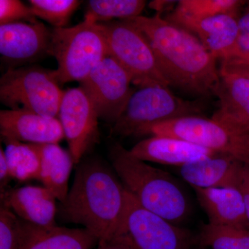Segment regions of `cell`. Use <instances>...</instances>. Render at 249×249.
I'll use <instances>...</instances> for the list:
<instances>
[{
  "mask_svg": "<svg viewBox=\"0 0 249 249\" xmlns=\"http://www.w3.org/2000/svg\"><path fill=\"white\" fill-rule=\"evenodd\" d=\"M165 19L196 36L214 58L227 60L235 52L239 36L235 16L224 14L193 19L170 14Z\"/></svg>",
  "mask_w": 249,
  "mask_h": 249,
  "instance_id": "cell-14",
  "label": "cell"
},
{
  "mask_svg": "<svg viewBox=\"0 0 249 249\" xmlns=\"http://www.w3.org/2000/svg\"><path fill=\"white\" fill-rule=\"evenodd\" d=\"M36 145L40 155L38 179L53 193L59 202H62L66 199L70 191L69 179L75 165L71 153L58 143Z\"/></svg>",
  "mask_w": 249,
  "mask_h": 249,
  "instance_id": "cell-20",
  "label": "cell"
},
{
  "mask_svg": "<svg viewBox=\"0 0 249 249\" xmlns=\"http://www.w3.org/2000/svg\"><path fill=\"white\" fill-rule=\"evenodd\" d=\"M191 249H204L202 248V247H199V245H196L195 246H193V247H192Z\"/></svg>",
  "mask_w": 249,
  "mask_h": 249,
  "instance_id": "cell-36",
  "label": "cell"
},
{
  "mask_svg": "<svg viewBox=\"0 0 249 249\" xmlns=\"http://www.w3.org/2000/svg\"><path fill=\"white\" fill-rule=\"evenodd\" d=\"M196 245L190 231L147 211L126 189L122 222L106 248L191 249Z\"/></svg>",
  "mask_w": 249,
  "mask_h": 249,
  "instance_id": "cell-4",
  "label": "cell"
},
{
  "mask_svg": "<svg viewBox=\"0 0 249 249\" xmlns=\"http://www.w3.org/2000/svg\"><path fill=\"white\" fill-rule=\"evenodd\" d=\"M176 1H152L150 3V7L152 9H155L157 11V14H161L162 11H165V9H168L170 5L175 4Z\"/></svg>",
  "mask_w": 249,
  "mask_h": 249,
  "instance_id": "cell-32",
  "label": "cell"
},
{
  "mask_svg": "<svg viewBox=\"0 0 249 249\" xmlns=\"http://www.w3.org/2000/svg\"><path fill=\"white\" fill-rule=\"evenodd\" d=\"M56 197L45 186L8 188L1 193V204L18 217L37 227H55Z\"/></svg>",
  "mask_w": 249,
  "mask_h": 249,
  "instance_id": "cell-17",
  "label": "cell"
},
{
  "mask_svg": "<svg viewBox=\"0 0 249 249\" xmlns=\"http://www.w3.org/2000/svg\"><path fill=\"white\" fill-rule=\"evenodd\" d=\"M31 6L19 0H0V24L37 20Z\"/></svg>",
  "mask_w": 249,
  "mask_h": 249,
  "instance_id": "cell-28",
  "label": "cell"
},
{
  "mask_svg": "<svg viewBox=\"0 0 249 249\" xmlns=\"http://www.w3.org/2000/svg\"><path fill=\"white\" fill-rule=\"evenodd\" d=\"M125 194L124 184L109 165L97 159L81 160L57 215L63 222L83 226L106 247L122 222Z\"/></svg>",
  "mask_w": 249,
  "mask_h": 249,
  "instance_id": "cell-2",
  "label": "cell"
},
{
  "mask_svg": "<svg viewBox=\"0 0 249 249\" xmlns=\"http://www.w3.org/2000/svg\"><path fill=\"white\" fill-rule=\"evenodd\" d=\"M201 105L178 97L163 86H148L134 91L111 133L119 137L138 136L153 124L186 116H199Z\"/></svg>",
  "mask_w": 249,
  "mask_h": 249,
  "instance_id": "cell-7",
  "label": "cell"
},
{
  "mask_svg": "<svg viewBox=\"0 0 249 249\" xmlns=\"http://www.w3.org/2000/svg\"><path fill=\"white\" fill-rule=\"evenodd\" d=\"M0 132L2 139L38 145L58 143L65 138L58 118L23 109L0 111Z\"/></svg>",
  "mask_w": 249,
  "mask_h": 249,
  "instance_id": "cell-15",
  "label": "cell"
},
{
  "mask_svg": "<svg viewBox=\"0 0 249 249\" xmlns=\"http://www.w3.org/2000/svg\"><path fill=\"white\" fill-rule=\"evenodd\" d=\"M98 24L106 36L109 55L128 72L133 84L139 88H168L151 45L142 31L125 19Z\"/></svg>",
  "mask_w": 249,
  "mask_h": 249,
  "instance_id": "cell-8",
  "label": "cell"
},
{
  "mask_svg": "<svg viewBox=\"0 0 249 249\" xmlns=\"http://www.w3.org/2000/svg\"><path fill=\"white\" fill-rule=\"evenodd\" d=\"M6 145L5 156L11 178L19 181L39 178L40 155L36 144L2 139Z\"/></svg>",
  "mask_w": 249,
  "mask_h": 249,
  "instance_id": "cell-22",
  "label": "cell"
},
{
  "mask_svg": "<svg viewBox=\"0 0 249 249\" xmlns=\"http://www.w3.org/2000/svg\"><path fill=\"white\" fill-rule=\"evenodd\" d=\"M213 95L219 108L213 120L240 134H249V76L236 65L222 62Z\"/></svg>",
  "mask_w": 249,
  "mask_h": 249,
  "instance_id": "cell-12",
  "label": "cell"
},
{
  "mask_svg": "<svg viewBox=\"0 0 249 249\" xmlns=\"http://www.w3.org/2000/svg\"><path fill=\"white\" fill-rule=\"evenodd\" d=\"M98 239L84 228L38 227L25 249H92Z\"/></svg>",
  "mask_w": 249,
  "mask_h": 249,
  "instance_id": "cell-21",
  "label": "cell"
},
{
  "mask_svg": "<svg viewBox=\"0 0 249 249\" xmlns=\"http://www.w3.org/2000/svg\"><path fill=\"white\" fill-rule=\"evenodd\" d=\"M7 160L2 147L0 149V189L3 193L8 189L7 185L11 179Z\"/></svg>",
  "mask_w": 249,
  "mask_h": 249,
  "instance_id": "cell-29",
  "label": "cell"
},
{
  "mask_svg": "<svg viewBox=\"0 0 249 249\" xmlns=\"http://www.w3.org/2000/svg\"><path fill=\"white\" fill-rule=\"evenodd\" d=\"M146 5L143 0H90L85 19L94 23L127 19L142 16Z\"/></svg>",
  "mask_w": 249,
  "mask_h": 249,
  "instance_id": "cell-24",
  "label": "cell"
},
{
  "mask_svg": "<svg viewBox=\"0 0 249 249\" xmlns=\"http://www.w3.org/2000/svg\"><path fill=\"white\" fill-rule=\"evenodd\" d=\"M241 190H245V191L249 192V166L248 165L245 167L243 183H242Z\"/></svg>",
  "mask_w": 249,
  "mask_h": 249,
  "instance_id": "cell-33",
  "label": "cell"
},
{
  "mask_svg": "<svg viewBox=\"0 0 249 249\" xmlns=\"http://www.w3.org/2000/svg\"><path fill=\"white\" fill-rule=\"evenodd\" d=\"M109 157L121 182L142 207L178 226L191 215L189 197L170 174L136 158L117 142Z\"/></svg>",
  "mask_w": 249,
  "mask_h": 249,
  "instance_id": "cell-3",
  "label": "cell"
},
{
  "mask_svg": "<svg viewBox=\"0 0 249 249\" xmlns=\"http://www.w3.org/2000/svg\"><path fill=\"white\" fill-rule=\"evenodd\" d=\"M37 226L25 222L11 210L0 208V249H25Z\"/></svg>",
  "mask_w": 249,
  "mask_h": 249,
  "instance_id": "cell-25",
  "label": "cell"
},
{
  "mask_svg": "<svg viewBox=\"0 0 249 249\" xmlns=\"http://www.w3.org/2000/svg\"><path fill=\"white\" fill-rule=\"evenodd\" d=\"M228 63H231L232 64V65H236V66L238 67V68L240 69V70H242V71H243L244 73H245L246 74L248 75V76H249V65H239V64L231 63V62H228Z\"/></svg>",
  "mask_w": 249,
  "mask_h": 249,
  "instance_id": "cell-35",
  "label": "cell"
},
{
  "mask_svg": "<svg viewBox=\"0 0 249 249\" xmlns=\"http://www.w3.org/2000/svg\"><path fill=\"white\" fill-rule=\"evenodd\" d=\"M246 166L232 156L218 153L183 165L178 173L193 188L241 190Z\"/></svg>",
  "mask_w": 249,
  "mask_h": 249,
  "instance_id": "cell-16",
  "label": "cell"
},
{
  "mask_svg": "<svg viewBox=\"0 0 249 249\" xmlns=\"http://www.w3.org/2000/svg\"><path fill=\"white\" fill-rule=\"evenodd\" d=\"M29 2L34 16L52 24L54 29L66 27L81 4L78 0H31Z\"/></svg>",
  "mask_w": 249,
  "mask_h": 249,
  "instance_id": "cell-27",
  "label": "cell"
},
{
  "mask_svg": "<svg viewBox=\"0 0 249 249\" xmlns=\"http://www.w3.org/2000/svg\"><path fill=\"white\" fill-rule=\"evenodd\" d=\"M50 55L56 59L55 74L63 84L80 83L109 54L99 24L84 19L73 27L52 29Z\"/></svg>",
  "mask_w": 249,
  "mask_h": 249,
  "instance_id": "cell-5",
  "label": "cell"
},
{
  "mask_svg": "<svg viewBox=\"0 0 249 249\" xmlns=\"http://www.w3.org/2000/svg\"><path fill=\"white\" fill-rule=\"evenodd\" d=\"M241 191H242L244 196H245L246 213H247V220H248L249 226V192L245 191V190H241Z\"/></svg>",
  "mask_w": 249,
  "mask_h": 249,
  "instance_id": "cell-34",
  "label": "cell"
},
{
  "mask_svg": "<svg viewBox=\"0 0 249 249\" xmlns=\"http://www.w3.org/2000/svg\"><path fill=\"white\" fill-rule=\"evenodd\" d=\"M58 119L61 124L75 165L81 161L99 139L97 111L79 86L65 91Z\"/></svg>",
  "mask_w": 249,
  "mask_h": 249,
  "instance_id": "cell-11",
  "label": "cell"
},
{
  "mask_svg": "<svg viewBox=\"0 0 249 249\" xmlns=\"http://www.w3.org/2000/svg\"><path fill=\"white\" fill-rule=\"evenodd\" d=\"M125 20L146 37L169 86L202 96L213 95L219 80L217 59L196 36L160 14Z\"/></svg>",
  "mask_w": 249,
  "mask_h": 249,
  "instance_id": "cell-1",
  "label": "cell"
},
{
  "mask_svg": "<svg viewBox=\"0 0 249 249\" xmlns=\"http://www.w3.org/2000/svg\"><path fill=\"white\" fill-rule=\"evenodd\" d=\"M196 245L211 249H249V228L204 224L196 237Z\"/></svg>",
  "mask_w": 249,
  "mask_h": 249,
  "instance_id": "cell-23",
  "label": "cell"
},
{
  "mask_svg": "<svg viewBox=\"0 0 249 249\" xmlns=\"http://www.w3.org/2000/svg\"><path fill=\"white\" fill-rule=\"evenodd\" d=\"M52 31L37 20L0 24V54L13 63L36 61L50 55Z\"/></svg>",
  "mask_w": 249,
  "mask_h": 249,
  "instance_id": "cell-13",
  "label": "cell"
},
{
  "mask_svg": "<svg viewBox=\"0 0 249 249\" xmlns=\"http://www.w3.org/2000/svg\"><path fill=\"white\" fill-rule=\"evenodd\" d=\"M239 27V36L249 34V11L237 19Z\"/></svg>",
  "mask_w": 249,
  "mask_h": 249,
  "instance_id": "cell-30",
  "label": "cell"
},
{
  "mask_svg": "<svg viewBox=\"0 0 249 249\" xmlns=\"http://www.w3.org/2000/svg\"><path fill=\"white\" fill-rule=\"evenodd\" d=\"M55 70L38 66L9 69L0 79V101L11 109L58 118L65 91Z\"/></svg>",
  "mask_w": 249,
  "mask_h": 249,
  "instance_id": "cell-6",
  "label": "cell"
},
{
  "mask_svg": "<svg viewBox=\"0 0 249 249\" xmlns=\"http://www.w3.org/2000/svg\"><path fill=\"white\" fill-rule=\"evenodd\" d=\"M129 151L143 161L178 168L218 154L183 139L166 136H152L136 144Z\"/></svg>",
  "mask_w": 249,
  "mask_h": 249,
  "instance_id": "cell-18",
  "label": "cell"
},
{
  "mask_svg": "<svg viewBox=\"0 0 249 249\" xmlns=\"http://www.w3.org/2000/svg\"><path fill=\"white\" fill-rule=\"evenodd\" d=\"M245 1L239 0H181L172 14L193 19L213 17L219 15L235 16Z\"/></svg>",
  "mask_w": 249,
  "mask_h": 249,
  "instance_id": "cell-26",
  "label": "cell"
},
{
  "mask_svg": "<svg viewBox=\"0 0 249 249\" xmlns=\"http://www.w3.org/2000/svg\"><path fill=\"white\" fill-rule=\"evenodd\" d=\"M193 189L207 214L209 224L249 229L245 196L241 190L231 188Z\"/></svg>",
  "mask_w": 249,
  "mask_h": 249,
  "instance_id": "cell-19",
  "label": "cell"
},
{
  "mask_svg": "<svg viewBox=\"0 0 249 249\" xmlns=\"http://www.w3.org/2000/svg\"><path fill=\"white\" fill-rule=\"evenodd\" d=\"M222 61L239 64V65H249V53H237L232 58Z\"/></svg>",
  "mask_w": 249,
  "mask_h": 249,
  "instance_id": "cell-31",
  "label": "cell"
},
{
  "mask_svg": "<svg viewBox=\"0 0 249 249\" xmlns=\"http://www.w3.org/2000/svg\"><path fill=\"white\" fill-rule=\"evenodd\" d=\"M166 136L232 156L249 166V134H240L211 119L186 116L153 124L138 136Z\"/></svg>",
  "mask_w": 249,
  "mask_h": 249,
  "instance_id": "cell-9",
  "label": "cell"
},
{
  "mask_svg": "<svg viewBox=\"0 0 249 249\" xmlns=\"http://www.w3.org/2000/svg\"><path fill=\"white\" fill-rule=\"evenodd\" d=\"M132 83L128 72L108 55L80 82V86L91 98L99 119L114 124L134 92Z\"/></svg>",
  "mask_w": 249,
  "mask_h": 249,
  "instance_id": "cell-10",
  "label": "cell"
}]
</instances>
